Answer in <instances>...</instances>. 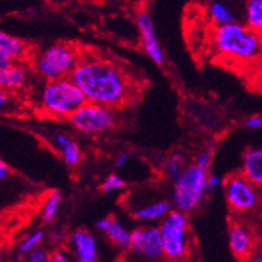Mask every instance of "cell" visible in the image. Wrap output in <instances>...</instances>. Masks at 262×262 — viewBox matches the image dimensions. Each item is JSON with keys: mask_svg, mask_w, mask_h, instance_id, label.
Instances as JSON below:
<instances>
[{"mask_svg": "<svg viewBox=\"0 0 262 262\" xmlns=\"http://www.w3.org/2000/svg\"><path fill=\"white\" fill-rule=\"evenodd\" d=\"M87 102L115 108L128 103L137 94L133 75L111 58L83 55L71 75Z\"/></svg>", "mask_w": 262, "mask_h": 262, "instance_id": "obj_1", "label": "cell"}, {"mask_svg": "<svg viewBox=\"0 0 262 262\" xmlns=\"http://www.w3.org/2000/svg\"><path fill=\"white\" fill-rule=\"evenodd\" d=\"M213 45L218 54L238 62H252L261 56L262 35L246 25L230 23L214 27Z\"/></svg>", "mask_w": 262, "mask_h": 262, "instance_id": "obj_2", "label": "cell"}, {"mask_svg": "<svg viewBox=\"0 0 262 262\" xmlns=\"http://www.w3.org/2000/svg\"><path fill=\"white\" fill-rule=\"evenodd\" d=\"M86 103L84 94L71 78L47 82L40 91L41 110L59 119H69Z\"/></svg>", "mask_w": 262, "mask_h": 262, "instance_id": "obj_3", "label": "cell"}, {"mask_svg": "<svg viewBox=\"0 0 262 262\" xmlns=\"http://www.w3.org/2000/svg\"><path fill=\"white\" fill-rule=\"evenodd\" d=\"M82 52L69 43L50 46L35 60L36 73L47 82L71 78L76 66L79 64Z\"/></svg>", "mask_w": 262, "mask_h": 262, "instance_id": "obj_4", "label": "cell"}, {"mask_svg": "<svg viewBox=\"0 0 262 262\" xmlns=\"http://www.w3.org/2000/svg\"><path fill=\"white\" fill-rule=\"evenodd\" d=\"M207 176L206 170L200 169L194 163L185 167L172 187V205L176 210L187 214L200 206L207 191Z\"/></svg>", "mask_w": 262, "mask_h": 262, "instance_id": "obj_5", "label": "cell"}, {"mask_svg": "<svg viewBox=\"0 0 262 262\" xmlns=\"http://www.w3.org/2000/svg\"><path fill=\"white\" fill-rule=\"evenodd\" d=\"M159 230L166 258L170 261L183 258L189 249V220L186 214L176 209L171 210L161 221Z\"/></svg>", "mask_w": 262, "mask_h": 262, "instance_id": "obj_6", "label": "cell"}, {"mask_svg": "<svg viewBox=\"0 0 262 262\" xmlns=\"http://www.w3.org/2000/svg\"><path fill=\"white\" fill-rule=\"evenodd\" d=\"M67 121L80 133L102 134V133H106L114 127L115 115L108 107L87 102Z\"/></svg>", "mask_w": 262, "mask_h": 262, "instance_id": "obj_7", "label": "cell"}, {"mask_svg": "<svg viewBox=\"0 0 262 262\" xmlns=\"http://www.w3.org/2000/svg\"><path fill=\"white\" fill-rule=\"evenodd\" d=\"M224 191L228 205L237 213L252 210L258 202L257 187L242 172L231 174L224 181Z\"/></svg>", "mask_w": 262, "mask_h": 262, "instance_id": "obj_8", "label": "cell"}, {"mask_svg": "<svg viewBox=\"0 0 262 262\" xmlns=\"http://www.w3.org/2000/svg\"><path fill=\"white\" fill-rule=\"evenodd\" d=\"M131 254L145 262H157L165 257L159 226H141L131 231Z\"/></svg>", "mask_w": 262, "mask_h": 262, "instance_id": "obj_9", "label": "cell"}, {"mask_svg": "<svg viewBox=\"0 0 262 262\" xmlns=\"http://www.w3.org/2000/svg\"><path fill=\"white\" fill-rule=\"evenodd\" d=\"M137 26H138L139 35H141L142 49L145 50L147 56L151 59L156 64H163L165 62V54L161 47L158 38L156 34V27L151 16L146 11H141L137 15Z\"/></svg>", "mask_w": 262, "mask_h": 262, "instance_id": "obj_10", "label": "cell"}, {"mask_svg": "<svg viewBox=\"0 0 262 262\" xmlns=\"http://www.w3.org/2000/svg\"><path fill=\"white\" fill-rule=\"evenodd\" d=\"M67 249L76 262H98L97 239L89 230L73 231L67 237Z\"/></svg>", "mask_w": 262, "mask_h": 262, "instance_id": "obj_11", "label": "cell"}, {"mask_svg": "<svg viewBox=\"0 0 262 262\" xmlns=\"http://www.w3.org/2000/svg\"><path fill=\"white\" fill-rule=\"evenodd\" d=\"M229 246L231 253L239 259H248L253 254V239L252 233L246 226L241 224H231L229 228Z\"/></svg>", "mask_w": 262, "mask_h": 262, "instance_id": "obj_12", "label": "cell"}, {"mask_svg": "<svg viewBox=\"0 0 262 262\" xmlns=\"http://www.w3.org/2000/svg\"><path fill=\"white\" fill-rule=\"evenodd\" d=\"M241 172L255 187H262V147L246 150L242 158Z\"/></svg>", "mask_w": 262, "mask_h": 262, "instance_id": "obj_13", "label": "cell"}, {"mask_svg": "<svg viewBox=\"0 0 262 262\" xmlns=\"http://www.w3.org/2000/svg\"><path fill=\"white\" fill-rule=\"evenodd\" d=\"M171 204L167 200H161L143 205L134 211V215L139 221H162L163 218L171 211Z\"/></svg>", "mask_w": 262, "mask_h": 262, "instance_id": "obj_14", "label": "cell"}, {"mask_svg": "<svg viewBox=\"0 0 262 262\" xmlns=\"http://www.w3.org/2000/svg\"><path fill=\"white\" fill-rule=\"evenodd\" d=\"M26 51L27 47L25 41L7 32H0V56H7L16 63V60L26 55Z\"/></svg>", "mask_w": 262, "mask_h": 262, "instance_id": "obj_15", "label": "cell"}, {"mask_svg": "<svg viewBox=\"0 0 262 262\" xmlns=\"http://www.w3.org/2000/svg\"><path fill=\"white\" fill-rule=\"evenodd\" d=\"M55 145L60 150V156L63 161L69 166H76L80 162L82 151L75 141L64 134H58L55 137Z\"/></svg>", "mask_w": 262, "mask_h": 262, "instance_id": "obj_16", "label": "cell"}, {"mask_svg": "<svg viewBox=\"0 0 262 262\" xmlns=\"http://www.w3.org/2000/svg\"><path fill=\"white\" fill-rule=\"evenodd\" d=\"M26 82H27V73L17 63L10 69L0 71V86L6 90L20 89V87L25 86Z\"/></svg>", "mask_w": 262, "mask_h": 262, "instance_id": "obj_17", "label": "cell"}, {"mask_svg": "<svg viewBox=\"0 0 262 262\" xmlns=\"http://www.w3.org/2000/svg\"><path fill=\"white\" fill-rule=\"evenodd\" d=\"M206 15L213 21V25L215 27L230 25V23H234L235 21L233 11L228 6L221 3V2H210V3L207 4Z\"/></svg>", "mask_w": 262, "mask_h": 262, "instance_id": "obj_18", "label": "cell"}, {"mask_svg": "<svg viewBox=\"0 0 262 262\" xmlns=\"http://www.w3.org/2000/svg\"><path fill=\"white\" fill-rule=\"evenodd\" d=\"M103 233L115 246H118L119 249H123V250H128L131 241V231H128L117 220L111 218L110 224H108V226H107Z\"/></svg>", "mask_w": 262, "mask_h": 262, "instance_id": "obj_19", "label": "cell"}, {"mask_svg": "<svg viewBox=\"0 0 262 262\" xmlns=\"http://www.w3.org/2000/svg\"><path fill=\"white\" fill-rule=\"evenodd\" d=\"M246 26L262 35V0H249L245 7Z\"/></svg>", "mask_w": 262, "mask_h": 262, "instance_id": "obj_20", "label": "cell"}, {"mask_svg": "<svg viewBox=\"0 0 262 262\" xmlns=\"http://www.w3.org/2000/svg\"><path fill=\"white\" fill-rule=\"evenodd\" d=\"M62 193L59 190H52L51 193L46 196L45 202L41 205V218H43V221H54V218L58 214L59 207L62 205Z\"/></svg>", "mask_w": 262, "mask_h": 262, "instance_id": "obj_21", "label": "cell"}, {"mask_svg": "<svg viewBox=\"0 0 262 262\" xmlns=\"http://www.w3.org/2000/svg\"><path fill=\"white\" fill-rule=\"evenodd\" d=\"M183 163H185V158H183L181 152H174V154H171L169 158L166 159L165 162L166 176L169 177L170 180L176 181L182 174L185 167H186V166H183Z\"/></svg>", "mask_w": 262, "mask_h": 262, "instance_id": "obj_22", "label": "cell"}, {"mask_svg": "<svg viewBox=\"0 0 262 262\" xmlns=\"http://www.w3.org/2000/svg\"><path fill=\"white\" fill-rule=\"evenodd\" d=\"M43 238H45V231L43 230H36L31 234H28L27 237L20 242V245L17 248V252L20 253V254H30L31 252L39 249V245L43 241Z\"/></svg>", "mask_w": 262, "mask_h": 262, "instance_id": "obj_23", "label": "cell"}, {"mask_svg": "<svg viewBox=\"0 0 262 262\" xmlns=\"http://www.w3.org/2000/svg\"><path fill=\"white\" fill-rule=\"evenodd\" d=\"M124 186H126L124 180H122L118 174H110L104 180V182L102 183V190L104 193H111V191H115V190L123 189Z\"/></svg>", "mask_w": 262, "mask_h": 262, "instance_id": "obj_24", "label": "cell"}, {"mask_svg": "<svg viewBox=\"0 0 262 262\" xmlns=\"http://www.w3.org/2000/svg\"><path fill=\"white\" fill-rule=\"evenodd\" d=\"M210 161H211V150L206 147L204 148L202 151H200V154L195 157L194 165L198 166L200 169L206 170L207 171V167H209V165H210Z\"/></svg>", "mask_w": 262, "mask_h": 262, "instance_id": "obj_25", "label": "cell"}, {"mask_svg": "<svg viewBox=\"0 0 262 262\" xmlns=\"http://www.w3.org/2000/svg\"><path fill=\"white\" fill-rule=\"evenodd\" d=\"M49 262H76L73 255L64 250H55L50 254Z\"/></svg>", "mask_w": 262, "mask_h": 262, "instance_id": "obj_26", "label": "cell"}, {"mask_svg": "<svg viewBox=\"0 0 262 262\" xmlns=\"http://www.w3.org/2000/svg\"><path fill=\"white\" fill-rule=\"evenodd\" d=\"M50 254H47L46 250L43 249H36L27 255V261L26 262H49Z\"/></svg>", "mask_w": 262, "mask_h": 262, "instance_id": "obj_27", "label": "cell"}, {"mask_svg": "<svg viewBox=\"0 0 262 262\" xmlns=\"http://www.w3.org/2000/svg\"><path fill=\"white\" fill-rule=\"evenodd\" d=\"M221 178L215 174H209L207 176V191H211V190L217 189L218 186H221Z\"/></svg>", "mask_w": 262, "mask_h": 262, "instance_id": "obj_28", "label": "cell"}, {"mask_svg": "<svg viewBox=\"0 0 262 262\" xmlns=\"http://www.w3.org/2000/svg\"><path fill=\"white\" fill-rule=\"evenodd\" d=\"M245 126L249 128H259L262 126V118L258 115L248 118L245 121Z\"/></svg>", "mask_w": 262, "mask_h": 262, "instance_id": "obj_29", "label": "cell"}, {"mask_svg": "<svg viewBox=\"0 0 262 262\" xmlns=\"http://www.w3.org/2000/svg\"><path fill=\"white\" fill-rule=\"evenodd\" d=\"M128 158H130L128 152H121V154L117 157V159H115V165H117L118 167H122V166H124L127 163Z\"/></svg>", "mask_w": 262, "mask_h": 262, "instance_id": "obj_30", "label": "cell"}, {"mask_svg": "<svg viewBox=\"0 0 262 262\" xmlns=\"http://www.w3.org/2000/svg\"><path fill=\"white\" fill-rule=\"evenodd\" d=\"M10 174L8 165L4 161H0V180H6Z\"/></svg>", "mask_w": 262, "mask_h": 262, "instance_id": "obj_31", "label": "cell"}, {"mask_svg": "<svg viewBox=\"0 0 262 262\" xmlns=\"http://www.w3.org/2000/svg\"><path fill=\"white\" fill-rule=\"evenodd\" d=\"M245 262H262V254H252Z\"/></svg>", "mask_w": 262, "mask_h": 262, "instance_id": "obj_32", "label": "cell"}, {"mask_svg": "<svg viewBox=\"0 0 262 262\" xmlns=\"http://www.w3.org/2000/svg\"><path fill=\"white\" fill-rule=\"evenodd\" d=\"M7 100H8V95L6 91H2V94H0V106L3 107L4 104L7 103Z\"/></svg>", "mask_w": 262, "mask_h": 262, "instance_id": "obj_33", "label": "cell"}, {"mask_svg": "<svg viewBox=\"0 0 262 262\" xmlns=\"http://www.w3.org/2000/svg\"><path fill=\"white\" fill-rule=\"evenodd\" d=\"M259 59H261V62H262V51H261V56H259Z\"/></svg>", "mask_w": 262, "mask_h": 262, "instance_id": "obj_34", "label": "cell"}]
</instances>
